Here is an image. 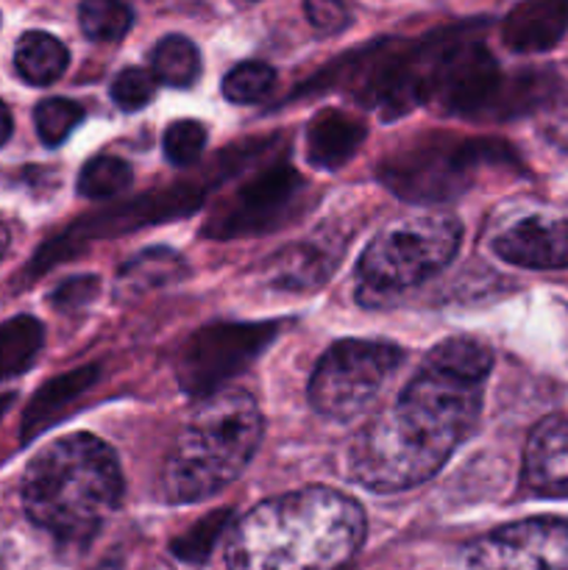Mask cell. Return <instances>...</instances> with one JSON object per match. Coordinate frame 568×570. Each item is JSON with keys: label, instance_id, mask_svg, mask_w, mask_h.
Here are the masks:
<instances>
[{"label": "cell", "instance_id": "20", "mask_svg": "<svg viewBox=\"0 0 568 570\" xmlns=\"http://www.w3.org/2000/svg\"><path fill=\"white\" fill-rule=\"evenodd\" d=\"M187 276V265L178 254H173L170 248H154L143 250L137 259L126 262L117 278V287L128 295L148 293V289L167 287V284H176L178 278Z\"/></svg>", "mask_w": 568, "mask_h": 570}, {"label": "cell", "instance_id": "19", "mask_svg": "<svg viewBox=\"0 0 568 570\" xmlns=\"http://www.w3.org/2000/svg\"><path fill=\"white\" fill-rule=\"evenodd\" d=\"M67 61H70V53L65 45L45 31H28L17 42L14 67L22 81L33 87H48L59 81L67 70Z\"/></svg>", "mask_w": 568, "mask_h": 570}, {"label": "cell", "instance_id": "4", "mask_svg": "<svg viewBox=\"0 0 568 570\" xmlns=\"http://www.w3.org/2000/svg\"><path fill=\"white\" fill-rule=\"evenodd\" d=\"M259 440V406L245 390L209 395L176 434L161 468V495L170 504L212 499L248 468Z\"/></svg>", "mask_w": 568, "mask_h": 570}, {"label": "cell", "instance_id": "8", "mask_svg": "<svg viewBox=\"0 0 568 570\" xmlns=\"http://www.w3.org/2000/svg\"><path fill=\"white\" fill-rule=\"evenodd\" d=\"M401 365V351L373 340H340L315 365L310 404L332 421H354L371 410L390 373Z\"/></svg>", "mask_w": 568, "mask_h": 570}, {"label": "cell", "instance_id": "23", "mask_svg": "<svg viewBox=\"0 0 568 570\" xmlns=\"http://www.w3.org/2000/svg\"><path fill=\"white\" fill-rule=\"evenodd\" d=\"M131 176V167L120 156H92L78 173V195L87 200H109L120 195L123 189H128Z\"/></svg>", "mask_w": 568, "mask_h": 570}, {"label": "cell", "instance_id": "31", "mask_svg": "<svg viewBox=\"0 0 568 570\" xmlns=\"http://www.w3.org/2000/svg\"><path fill=\"white\" fill-rule=\"evenodd\" d=\"M543 131L551 142L560 145L562 150H568V89L557 92L555 98L546 104Z\"/></svg>", "mask_w": 568, "mask_h": 570}, {"label": "cell", "instance_id": "22", "mask_svg": "<svg viewBox=\"0 0 568 570\" xmlns=\"http://www.w3.org/2000/svg\"><path fill=\"white\" fill-rule=\"evenodd\" d=\"M42 348V323L33 317H14L0 326V379L22 373Z\"/></svg>", "mask_w": 568, "mask_h": 570}, {"label": "cell", "instance_id": "13", "mask_svg": "<svg viewBox=\"0 0 568 570\" xmlns=\"http://www.w3.org/2000/svg\"><path fill=\"white\" fill-rule=\"evenodd\" d=\"M493 250L505 262L529 271L568 267V220L523 217L493 239Z\"/></svg>", "mask_w": 568, "mask_h": 570}, {"label": "cell", "instance_id": "11", "mask_svg": "<svg viewBox=\"0 0 568 570\" xmlns=\"http://www.w3.org/2000/svg\"><path fill=\"white\" fill-rule=\"evenodd\" d=\"M468 570H568V521L529 518L510 523L462 551Z\"/></svg>", "mask_w": 568, "mask_h": 570}, {"label": "cell", "instance_id": "25", "mask_svg": "<svg viewBox=\"0 0 568 570\" xmlns=\"http://www.w3.org/2000/svg\"><path fill=\"white\" fill-rule=\"evenodd\" d=\"M276 83V70L265 61H243L223 78V95L232 104H259Z\"/></svg>", "mask_w": 568, "mask_h": 570}, {"label": "cell", "instance_id": "14", "mask_svg": "<svg viewBox=\"0 0 568 570\" xmlns=\"http://www.w3.org/2000/svg\"><path fill=\"white\" fill-rule=\"evenodd\" d=\"M523 484L543 499H568V417H546L529 434Z\"/></svg>", "mask_w": 568, "mask_h": 570}, {"label": "cell", "instance_id": "1", "mask_svg": "<svg viewBox=\"0 0 568 570\" xmlns=\"http://www.w3.org/2000/svg\"><path fill=\"white\" fill-rule=\"evenodd\" d=\"M493 354L473 337H451L423 356L399 399L349 443V476L376 493L432 479L473 432Z\"/></svg>", "mask_w": 568, "mask_h": 570}, {"label": "cell", "instance_id": "32", "mask_svg": "<svg viewBox=\"0 0 568 570\" xmlns=\"http://www.w3.org/2000/svg\"><path fill=\"white\" fill-rule=\"evenodd\" d=\"M304 14L306 20L312 22V28L323 33H334V31H343L349 26V9L340 3H306L304 6Z\"/></svg>", "mask_w": 568, "mask_h": 570}, {"label": "cell", "instance_id": "5", "mask_svg": "<svg viewBox=\"0 0 568 570\" xmlns=\"http://www.w3.org/2000/svg\"><path fill=\"white\" fill-rule=\"evenodd\" d=\"M460 237V220L443 212H421L384 226L356 262L360 301L371 304L432 278L454 259Z\"/></svg>", "mask_w": 568, "mask_h": 570}, {"label": "cell", "instance_id": "9", "mask_svg": "<svg viewBox=\"0 0 568 570\" xmlns=\"http://www.w3.org/2000/svg\"><path fill=\"white\" fill-rule=\"evenodd\" d=\"M273 323H217L195 332L178 351L176 373L184 393L209 399L243 373L276 337Z\"/></svg>", "mask_w": 568, "mask_h": 570}, {"label": "cell", "instance_id": "18", "mask_svg": "<svg viewBox=\"0 0 568 570\" xmlns=\"http://www.w3.org/2000/svg\"><path fill=\"white\" fill-rule=\"evenodd\" d=\"M98 382V371L95 367H78V371L56 376L53 382L45 384L33 401L28 404L26 415H22V440H33L39 432L50 426L67 406L76 399H81L92 384Z\"/></svg>", "mask_w": 568, "mask_h": 570}, {"label": "cell", "instance_id": "30", "mask_svg": "<svg viewBox=\"0 0 568 570\" xmlns=\"http://www.w3.org/2000/svg\"><path fill=\"white\" fill-rule=\"evenodd\" d=\"M98 278L92 276H76L70 278V282L61 284L59 289L53 293V306H59V309L70 312V309H81V306H87L89 301L98 295Z\"/></svg>", "mask_w": 568, "mask_h": 570}, {"label": "cell", "instance_id": "27", "mask_svg": "<svg viewBox=\"0 0 568 570\" xmlns=\"http://www.w3.org/2000/svg\"><path fill=\"white\" fill-rule=\"evenodd\" d=\"M228 512L232 510L215 512V515H209V518H204L200 523H195L187 534H182L178 540H173V546H170L173 554L184 562H204L206 557L212 554V549H215L217 538L226 532L228 518H232Z\"/></svg>", "mask_w": 568, "mask_h": 570}, {"label": "cell", "instance_id": "15", "mask_svg": "<svg viewBox=\"0 0 568 570\" xmlns=\"http://www.w3.org/2000/svg\"><path fill=\"white\" fill-rule=\"evenodd\" d=\"M343 245L332 239H310L295 243V248L282 250L265 265V278L271 287L287 289V293H304L315 289L334 273L340 262Z\"/></svg>", "mask_w": 568, "mask_h": 570}, {"label": "cell", "instance_id": "17", "mask_svg": "<svg viewBox=\"0 0 568 570\" xmlns=\"http://www.w3.org/2000/svg\"><path fill=\"white\" fill-rule=\"evenodd\" d=\"M568 31V6L523 3L507 14L501 37L516 53H543L551 50Z\"/></svg>", "mask_w": 568, "mask_h": 570}, {"label": "cell", "instance_id": "29", "mask_svg": "<svg viewBox=\"0 0 568 570\" xmlns=\"http://www.w3.org/2000/svg\"><path fill=\"white\" fill-rule=\"evenodd\" d=\"M156 95V78L154 72L145 67H126L117 72L111 81V100L120 106L123 111H139L148 106Z\"/></svg>", "mask_w": 568, "mask_h": 570}, {"label": "cell", "instance_id": "34", "mask_svg": "<svg viewBox=\"0 0 568 570\" xmlns=\"http://www.w3.org/2000/svg\"><path fill=\"white\" fill-rule=\"evenodd\" d=\"M6 250H9V232H6L3 226H0V259L6 256Z\"/></svg>", "mask_w": 568, "mask_h": 570}, {"label": "cell", "instance_id": "21", "mask_svg": "<svg viewBox=\"0 0 568 570\" xmlns=\"http://www.w3.org/2000/svg\"><path fill=\"white\" fill-rule=\"evenodd\" d=\"M150 72L161 83H167V87H193L200 76L198 45L187 37H178V33L159 39L154 53H150Z\"/></svg>", "mask_w": 568, "mask_h": 570}, {"label": "cell", "instance_id": "16", "mask_svg": "<svg viewBox=\"0 0 568 570\" xmlns=\"http://www.w3.org/2000/svg\"><path fill=\"white\" fill-rule=\"evenodd\" d=\"M362 142H365V122L360 117L340 109L321 111L306 128V159L317 170H337L354 159Z\"/></svg>", "mask_w": 568, "mask_h": 570}, {"label": "cell", "instance_id": "3", "mask_svg": "<svg viewBox=\"0 0 568 570\" xmlns=\"http://www.w3.org/2000/svg\"><path fill=\"white\" fill-rule=\"evenodd\" d=\"M123 499L115 451L92 434H67L45 445L22 476L28 518L61 543L84 546Z\"/></svg>", "mask_w": 568, "mask_h": 570}, {"label": "cell", "instance_id": "2", "mask_svg": "<svg viewBox=\"0 0 568 570\" xmlns=\"http://www.w3.org/2000/svg\"><path fill=\"white\" fill-rule=\"evenodd\" d=\"M365 540V512L349 495L304 488L262 501L234 527L228 570H345Z\"/></svg>", "mask_w": 568, "mask_h": 570}, {"label": "cell", "instance_id": "33", "mask_svg": "<svg viewBox=\"0 0 568 570\" xmlns=\"http://www.w3.org/2000/svg\"><path fill=\"white\" fill-rule=\"evenodd\" d=\"M11 131H14V120H11V111H9V106H6L3 100H0V145H6V142H9Z\"/></svg>", "mask_w": 568, "mask_h": 570}, {"label": "cell", "instance_id": "10", "mask_svg": "<svg viewBox=\"0 0 568 570\" xmlns=\"http://www.w3.org/2000/svg\"><path fill=\"white\" fill-rule=\"evenodd\" d=\"M306 181L290 165H273L245 181L206 223L212 239H237L284 226L304 206Z\"/></svg>", "mask_w": 568, "mask_h": 570}, {"label": "cell", "instance_id": "24", "mask_svg": "<svg viewBox=\"0 0 568 570\" xmlns=\"http://www.w3.org/2000/svg\"><path fill=\"white\" fill-rule=\"evenodd\" d=\"M78 22H81L84 37L92 42H120L131 31L134 11L126 3L115 0H87L78 9Z\"/></svg>", "mask_w": 568, "mask_h": 570}, {"label": "cell", "instance_id": "12", "mask_svg": "<svg viewBox=\"0 0 568 570\" xmlns=\"http://www.w3.org/2000/svg\"><path fill=\"white\" fill-rule=\"evenodd\" d=\"M204 193L195 187H173L165 189L159 195H143L139 200H134L131 206H120V209L104 212V215H92L78 220V226H72L65 237L53 239V243L45 245L37 254V259L31 262L33 273H42L53 265L56 259H65L70 254V245H81L89 237H104V234H117V232H134L139 226H154L156 220H167V217H184L193 209H198Z\"/></svg>", "mask_w": 568, "mask_h": 570}, {"label": "cell", "instance_id": "26", "mask_svg": "<svg viewBox=\"0 0 568 570\" xmlns=\"http://www.w3.org/2000/svg\"><path fill=\"white\" fill-rule=\"evenodd\" d=\"M81 120L84 109L70 98H48L37 106V111H33L37 134L48 148H56V145L65 142Z\"/></svg>", "mask_w": 568, "mask_h": 570}, {"label": "cell", "instance_id": "35", "mask_svg": "<svg viewBox=\"0 0 568 570\" xmlns=\"http://www.w3.org/2000/svg\"><path fill=\"white\" fill-rule=\"evenodd\" d=\"M11 401H14V395H0V417H3V412L9 410Z\"/></svg>", "mask_w": 568, "mask_h": 570}, {"label": "cell", "instance_id": "6", "mask_svg": "<svg viewBox=\"0 0 568 570\" xmlns=\"http://www.w3.org/2000/svg\"><path fill=\"white\" fill-rule=\"evenodd\" d=\"M510 156L505 142L427 131L379 165V181L404 200L438 204L460 198L473 187L484 165H505Z\"/></svg>", "mask_w": 568, "mask_h": 570}, {"label": "cell", "instance_id": "28", "mask_svg": "<svg viewBox=\"0 0 568 570\" xmlns=\"http://www.w3.org/2000/svg\"><path fill=\"white\" fill-rule=\"evenodd\" d=\"M165 156L170 165L189 167L206 148V128L198 120H176L165 131Z\"/></svg>", "mask_w": 568, "mask_h": 570}, {"label": "cell", "instance_id": "7", "mask_svg": "<svg viewBox=\"0 0 568 570\" xmlns=\"http://www.w3.org/2000/svg\"><path fill=\"white\" fill-rule=\"evenodd\" d=\"M421 104L438 115L496 111L505 89L499 65L468 28H449L415 45Z\"/></svg>", "mask_w": 568, "mask_h": 570}]
</instances>
